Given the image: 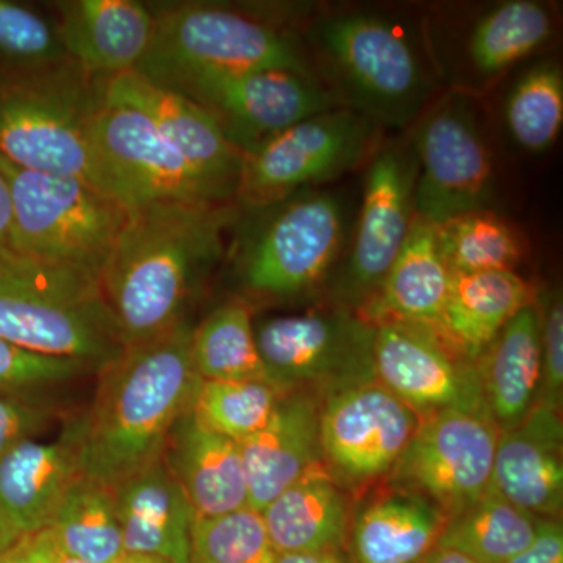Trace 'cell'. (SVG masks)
<instances>
[{"label":"cell","mask_w":563,"mask_h":563,"mask_svg":"<svg viewBox=\"0 0 563 563\" xmlns=\"http://www.w3.org/2000/svg\"><path fill=\"white\" fill-rule=\"evenodd\" d=\"M231 220L229 203L155 202L129 211L101 274L124 347L187 320L192 291L220 255Z\"/></svg>","instance_id":"cell-1"},{"label":"cell","mask_w":563,"mask_h":563,"mask_svg":"<svg viewBox=\"0 0 563 563\" xmlns=\"http://www.w3.org/2000/svg\"><path fill=\"white\" fill-rule=\"evenodd\" d=\"M190 321L124 347L96 373L98 388L81 420L85 476L114 488L157 461L201 385L191 358Z\"/></svg>","instance_id":"cell-2"},{"label":"cell","mask_w":563,"mask_h":563,"mask_svg":"<svg viewBox=\"0 0 563 563\" xmlns=\"http://www.w3.org/2000/svg\"><path fill=\"white\" fill-rule=\"evenodd\" d=\"M102 80L69 58L0 73V158L29 172L87 181L107 195L91 141Z\"/></svg>","instance_id":"cell-3"},{"label":"cell","mask_w":563,"mask_h":563,"mask_svg":"<svg viewBox=\"0 0 563 563\" xmlns=\"http://www.w3.org/2000/svg\"><path fill=\"white\" fill-rule=\"evenodd\" d=\"M0 339L96 373L124 351L98 277L0 251Z\"/></svg>","instance_id":"cell-4"},{"label":"cell","mask_w":563,"mask_h":563,"mask_svg":"<svg viewBox=\"0 0 563 563\" xmlns=\"http://www.w3.org/2000/svg\"><path fill=\"white\" fill-rule=\"evenodd\" d=\"M11 195L10 251L101 280L129 210L87 181L0 158Z\"/></svg>","instance_id":"cell-5"},{"label":"cell","mask_w":563,"mask_h":563,"mask_svg":"<svg viewBox=\"0 0 563 563\" xmlns=\"http://www.w3.org/2000/svg\"><path fill=\"white\" fill-rule=\"evenodd\" d=\"M151 9L154 38L136 73L162 87L206 73L292 69L312 74L288 36L240 11L195 2Z\"/></svg>","instance_id":"cell-6"},{"label":"cell","mask_w":563,"mask_h":563,"mask_svg":"<svg viewBox=\"0 0 563 563\" xmlns=\"http://www.w3.org/2000/svg\"><path fill=\"white\" fill-rule=\"evenodd\" d=\"M376 324L346 307L284 314L255 328L268 383L277 390L325 398L376 380Z\"/></svg>","instance_id":"cell-7"},{"label":"cell","mask_w":563,"mask_h":563,"mask_svg":"<svg viewBox=\"0 0 563 563\" xmlns=\"http://www.w3.org/2000/svg\"><path fill=\"white\" fill-rule=\"evenodd\" d=\"M266 210L239 255L244 288L273 299L313 290L342 251V203L331 192H303Z\"/></svg>","instance_id":"cell-8"},{"label":"cell","mask_w":563,"mask_h":563,"mask_svg":"<svg viewBox=\"0 0 563 563\" xmlns=\"http://www.w3.org/2000/svg\"><path fill=\"white\" fill-rule=\"evenodd\" d=\"M91 141L107 195L129 211L155 202H231L131 107L102 98Z\"/></svg>","instance_id":"cell-9"},{"label":"cell","mask_w":563,"mask_h":563,"mask_svg":"<svg viewBox=\"0 0 563 563\" xmlns=\"http://www.w3.org/2000/svg\"><path fill=\"white\" fill-rule=\"evenodd\" d=\"M374 121L351 107L313 114L243 154L235 198L266 209L340 176L368 154Z\"/></svg>","instance_id":"cell-10"},{"label":"cell","mask_w":563,"mask_h":563,"mask_svg":"<svg viewBox=\"0 0 563 563\" xmlns=\"http://www.w3.org/2000/svg\"><path fill=\"white\" fill-rule=\"evenodd\" d=\"M317 38L344 80L351 109L372 121L399 125L424 102L428 76L412 44L391 22L343 14L322 22Z\"/></svg>","instance_id":"cell-11"},{"label":"cell","mask_w":563,"mask_h":563,"mask_svg":"<svg viewBox=\"0 0 563 563\" xmlns=\"http://www.w3.org/2000/svg\"><path fill=\"white\" fill-rule=\"evenodd\" d=\"M498 437L487 410L450 409L422 417L388 484L420 493L453 517L492 490Z\"/></svg>","instance_id":"cell-12"},{"label":"cell","mask_w":563,"mask_h":563,"mask_svg":"<svg viewBox=\"0 0 563 563\" xmlns=\"http://www.w3.org/2000/svg\"><path fill=\"white\" fill-rule=\"evenodd\" d=\"M172 90L209 111L225 139L242 154L261 146L313 114L343 107V99L292 69L206 73L187 77Z\"/></svg>","instance_id":"cell-13"},{"label":"cell","mask_w":563,"mask_h":563,"mask_svg":"<svg viewBox=\"0 0 563 563\" xmlns=\"http://www.w3.org/2000/svg\"><path fill=\"white\" fill-rule=\"evenodd\" d=\"M418 424L377 380L331 393L321 399L322 465L343 488H366L390 476Z\"/></svg>","instance_id":"cell-14"},{"label":"cell","mask_w":563,"mask_h":563,"mask_svg":"<svg viewBox=\"0 0 563 563\" xmlns=\"http://www.w3.org/2000/svg\"><path fill=\"white\" fill-rule=\"evenodd\" d=\"M412 147L417 217L437 225L485 209L492 196V161L468 107L451 101L433 109L418 125Z\"/></svg>","instance_id":"cell-15"},{"label":"cell","mask_w":563,"mask_h":563,"mask_svg":"<svg viewBox=\"0 0 563 563\" xmlns=\"http://www.w3.org/2000/svg\"><path fill=\"white\" fill-rule=\"evenodd\" d=\"M417 176L412 146L407 150L393 143L373 155L357 231L339 284V298L346 309L362 312L383 287L412 225Z\"/></svg>","instance_id":"cell-16"},{"label":"cell","mask_w":563,"mask_h":563,"mask_svg":"<svg viewBox=\"0 0 563 563\" xmlns=\"http://www.w3.org/2000/svg\"><path fill=\"white\" fill-rule=\"evenodd\" d=\"M373 357L377 383L420 418L450 409L487 410L477 363L455 354L424 325L377 322Z\"/></svg>","instance_id":"cell-17"},{"label":"cell","mask_w":563,"mask_h":563,"mask_svg":"<svg viewBox=\"0 0 563 563\" xmlns=\"http://www.w3.org/2000/svg\"><path fill=\"white\" fill-rule=\"evenodd\" d=\"M106 101L140 111L198 172L228 198H235L243 154L225 139L209 111L187 96L162 87L136 70L102 80Z\"/></svg>","instance_id":"cell-18"},{"label":"cell","mask_w":563,"mask_h":563,"mask_svg":"<svg viewBox=\"0 0 563 563\" xmlns=\"http://www.w3.org/2000/svg\"><path fill=\"white\" fill-rule=\"evenodd\" d=\"M81 468L80 415L54 440H22L0 457V518L14 536L51 528Z\"/></svg>","instance_id":"cell-19"},{"label":"cell","mask_w":563,"mask_h":563,"mask_svg":"<svg viewBox=\"0 0 563 563\" xmlns=\"http://www.w3.org/2000/svg\"><path fill=\"white\" fill-rule=\"evenodd\" d=\"M561 406L536 402L520 424L499 431L492 490L526 512L558 520L563 503Z\"/></svg>","instance_id":"cell-20"},{"label":"cell","mask_w":563,"mask_h":563,"mask_svg":"<svg viewBox=\"0 0 563 563\" xmlns=\"http://www.w3.org/2000/svg\"><path fill=\"white\" fill-rule=\"evenodd\" d=\"M58 38L69 60L95 77L136 70L154 38V11L135 0L55 3Z\"/></svg>","instance_id":"cell-21"},{"label":"cell","mask_w":563,"mask_h":563,"mask_svg":"<svg viewBox=\"0 0 563 563\" xmlns=\"http://www.w3.org/2000/svg\"><path fill=\"white\" fill-rule=\"evenodd\" d=\"M320 413L317 396L287 393L265 428L240 442L252 509L262 512L322 463Z\"/></svg>","instance_id":"cell-22"},{"label":"cell","mask_w":563,"mask_h":563,"mask_svg":"<svg viewBox=\"0 0 563 563\" xmlns=\"http://www.w3.org/2000/svg\"><path fill=\"white\" fill-rule=\"evenodd\" d=\"M124 553L190 563L196 512L163 454L114 487Z\"/></svg>","instance_id":"cell-23"},{"label":"cell","mask_w":563,"mask_h":563,"mask_svg":"<svg viewBox=\"0 0 563 563\" xmlns=\"http://www.w3.org/2000/svg\"><path fill=\"white\" fill-rule=\"evenodd\" d=\"M448 517L420 493L388 484L352 507L351 563H422L437 548Z\"/></svg>","instance_id":"cell-24"},{"label":"cell","mask_w":563,"mask_h":563,"mask_svg":"<svg viewBox=\"0 0 563 563\" xmlns=\"http://www.w3.org/2000/svg\"><path fill=\"white\" fill-rule=\"evenodd\" d=\"M163 457L190 499L196 517L250 506L240 443L211 431L187 412L166 440Z\"/></svg>","instance_id":"cell-25"},{"label":"cell","mask_w":563,"mask_h":563,"mask_svg":"<svg viewBox=\"0 0 563 563\" xmlns=\"http://www.w3.org/2000/svg\"><path fill=\"white\" fill-rule=\"evenodd\" d=\"M536 299L532 285L515 272L451 274L433 332L455 354L477 363L504 325Z\"/></svg>","instance_id":"cell-26"},{"label":"cell","mask_w":563,"mask_h":563,"mask_svg":"<svg viewBox=\"0 0 563 563\" xmlns=\"http://www.w3.org/2000/svg\"><path fill=\"white\" fill-rule=\"evenodd\" d=\"M274 550L340 551L350 536L352 506L324 465L313 466L262 510Z\"/></svg>","instance_id":"cell-27"},{"label":"cell","mask_w":563,"mask_h":563,"mask_svg":"<svg viewBox=\"0 0 563 563\" xmlns=\"http://www.w3.org/2000/svg\"><path fill=\"white\" fill-rule=\"evenodd\" d=\"M485 407L499 431L520 424L536 406L542 385L539 303L507 322L477 361Z\"/></svg>","instance_id":"cell-28"},{"label":"cell","mask_w":563,"mask_h":563,"mask_svg":"<svg viewBox=\"0 0 563 563\" xmlns=\"http://www.w3.org/2000/svg\"><path fill=\"white\" fill-rule=\"evenodd\" d=\"M450 279L435 225L413 213L409 235L376 298L362 310V317L374 324L402 321L433 331L446 301Z\"/></svg>","instance_id":"cell-29"},{"label":"cell","mask_w":563,"mask_h":563,"mask_svg":"<svg viewBox=\"0 0 563 563\" xmlns=\"http://www.w3.org/2000/svg\"><path fill=\"white\" fill-rule=\"evenodd\" d=\"M540 520L490 490L448 518L437 548L457 551L477 563H507L536 539Z\"/></svg>","instance_id":"cell-30"},{"label":"cell","mask_w":563,"mask_h":563,"mask_svg":"<svg viewBox=\"0 0 563 563\" xmlns=\"http://www.w3.org/2000/svg\"><path fill=\"white\" fill-rule=\"evenodd\" d=\"M62 554L88 563H113L124 554L114 488L80 476L51 525Z\"/></svg>","instance_id":"cell-31"},{"label":"cell","mask_w":563,"mask_h":563,"mask_svg":"<svg viewBox=\"0 0 563 563\" xmlns=\"http://www.w3.org/2000/svg\"><path fill=\"white\" fill-rule=\"evenodd\" d=\"M191 358L202 380H268L251 307L239 299L192 328Z\"/></svg>","instance_id":"cell-32"},{"label":"cell","mask_w":563,"mask_h":563,"mask_svg":"<svg viewBox=\"0 0 563 563\" xmlns=\"http://www.w3.org/2000/svg\"><path fill=\"white\" fill-rule=\"evenodd\" d=\"M435 233L451 274L515 272L523 258V243L517 231L487 209L437 224Z\"/></svg>","instance_id":"cell-33"},{"label":"cell","mask_w":563,"mask_h":563,"mask_svg":"<svg viewBox=\"0 0 563 563\" xmlns=\"http://www.w3.org/2000/svg\"><path fill=\"white\" fill-rule=\"evenodd\" d=\"M553 33V20L542 3L510 0L477 22L470 36L474 68L485 76L501 73L543 46Z\"/></svg>","instance_id":"cell-34"},{"label":"cell","mask_w":563,"mask_h":563,"mask_svg":"<svg viewBox=\"0 0 563 563\" xmlns=\"http://www.w3.org/2000/svg\"><path fill=\"white\" fill-rule=\"evenodd\" d=\"M282 398L284 393L268 380H201L191 413L206 428L240 443L265 428Z\"/></svg>","instance_id":"cell-35"},{"label":"cell","mask_w":563,"mask_h":563,"mask_svg":"<svg viewBox=\"0 0 563 563\" xmlns=\"http://www.w3.org/2000/svg\"><path fill=\"white\" fill-rule=\"evenodd\" d=\"M510 135L529 152L553 146L563 124V77L553 63H542L525 74L506 102Z\"/></svg>","instance_id":"cell-36"},{"label":"cell","mask_w":563,"mask_h":563,"mask_svg":"<svg viewBox=\"0 0 563 563\" xmlns=\"http://www.w3.org/2000/svg\"><path fill=\"white\" fill-rule=\"evenodd\" d=\"M276 558L262 512L250 506L195 518L190 563H274Z\"/></svg>","instance_id":"cell-37"},{"label":"cell","mask_w":563,"mask_h":563,"mask_svg":"<svg viewBox=\"0 0 563 563\" xmlns=\"http://www.w3.org/2000/svg\"><path fill=\"white\" fill-rule=\"evenodd\" d=\"M68 60L57 27L29 7L0 0V73Z\"/></svg>","instance_id":"cell-38"},{"label":"cell","mask_w":563,"mask_h":563,"mask_svg":"<svg viewBox=\"0 0 563 563\" xmlns=\"http://www.w3.org/2000/svg\"><path fill=\"white\" fill-rule=\"evenodd\" d=\"M88 374L96 372L85 363L21 350L0 339V395L44 401L46 393Z\"/></svg>","instance_id":"cell-39"},{"label":"cell","mask_w":563,"mask_h":563,"mask_svg":"<svg viewBox=\"0 0 563 563\" xmlns=\"http://www.w3.org/2000/svg\"><path fill=\"white\" fill-rule=\"evenodd\" d=\"M542 342V385L539 399L561 406L563 388V306L561 292L539 306ZM537 399V401H539Z\"/></svg>","instance_id":"cell-40"},{"label":"cell","mask_w":563,"mask_h":563,"mask_svg":"<svg viewBox=\"0 0 563 563\" xmlns=\"http://www.w3.org/2000/svg\"><path fill=\"white\" fill-rule=\"evenodd\" d=\"M57 420V412L44 401L0 395V457L22 440L35 439Z\"/></svg>","instance_id":"cell-41"},{"label":"cell","mask_w":563,"mask_h":563,"mask_svg":"<svg viewBox=\"0 0 563 563\" xmlns=\"http://www.w3.org/2000/svg\"><path fill=\"white\" fill-rule=\"evenodd\" d=\"M60 550L49 528L18 537L0 555V563H58Z\"/></svg>","instance_id":"cell-42"},{"label":"cell","mask_w":563,"mask_h":563,"mask_svg":"<svg viewBox=\"0 0 563 563\" xmlns=\"http://www.w3.org/2000/svg\"><path fill=\"white\" fill-rule=\"evenodd\" d=\"M507 563H563V529L559 520H540L529 547Z\"/></svg>","instance_id":"cell-43"},{"label":"cell","mask_w":563,"mask_h":563,"mask_svg":"<svg viewBox=\"0 0 563 563\" xmlns=\"http://www.w3.org/2000/svg\"><path fill=\"white\" fill-rule=\"evenodd\" d=\"M11 195L5 174L0 169V251L10 250Z\"/></svg>","instance_id":"cell-44"},{"label":"cell","mask_w":563,"mask_h":563,"mask_svg":"<svg viewBox=\"0 0 563 563\" xmlns=\"http://www.w3.org/2000/svg\"><path fill=\"white\" fill-rule=\"evenodd\" d=\"M274 563H351L350 555L340 551H318V553L277 554Z\"/></svg>","instance_id":"cell-45"},{"label":"cell","mask_w":563,"mask_h":563,"mask_svg":"<svg viewBox=\"0 0 563 563\" xmlns=\"http://www.w3.org/2000/svg\"><path fill=\"white\" fill-rule=\"evenodd\" d=\"M422 563H477L473 559L466 558L457 551L446 550V548H435Z\"/></svg>","instance_id":"cell-46"},{"label":"cell","mask_w":563,"mask_h":563,"mask_svg":"<svg viewBox=\"0 0 563 563\" xmlns=\"http://www.w3.org/2000/svg\"><path fill=\"white\" fill-rule=\"evenodd\" d=\"M18 537L14 536V532L11 531L9 526L5 525V521L0 518V555L5 553L7 548Z\"/></svg>","instance_id":"cell-47"},{"label":"cell","mask_w":563,"mask_h":563,"mask_svg":"<svg viewBox=\"0 0 563 563\" xmlns=\"http://www.w3.org/2000/svg\"><path fill=\"white\" fill-rule=\"evenodd\" d=\"M113 563H166V562L162 561V559L152 558V555L124 553L121 555L120 559H118V561H114Z\"/></svg>","instance_id":"cell-48"},{"label":"cell","mask_w":563,"mask_h":563,"mask_svg":"<svg viewBox=\"0 0 563 563\" xmlns=\"http://www.w3.org/2000/svg\"><path fill=\"white\" fill-rule=\"evenodd\" d=\"M58 563H88V562L79 561V559H73V558H69V555H65V554L60 553V562H58Z\"/></svg>","instance_id":"cell-49"}]
</instances>
